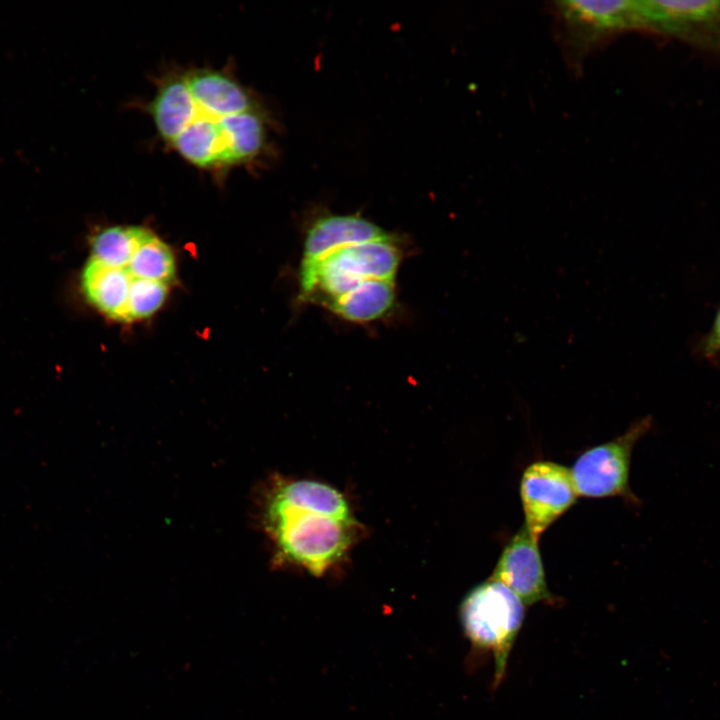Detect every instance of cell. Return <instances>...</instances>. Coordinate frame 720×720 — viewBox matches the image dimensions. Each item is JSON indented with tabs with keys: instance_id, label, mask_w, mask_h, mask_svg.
<instances>
[{
	"instance_id": "cell-13",
	"label": "cell",
	"mask_w": 720,
	"mask_h": 720,
	"mask_svg": "<svg viewBox=\"0 0 720 720\" xmlns=\"http://www.w3.org/2000/svg\"><path fill=\"white\" fill-rule=\"evenodd\" d=\"M125 269L135 278L167 285L174 282L176 276V262L172 250L146 228Z\"/></svg>"
},
{
	"instance_id": "cell-7",
	"label": "cell",
	"mask_w": 720,
	"mask_h": 720,
	"mask_svg": "<svg viewBox=\"0 0 720 720\" xmlns=\"http://www.w3.org/2000/svg\"><path fill=\"white\" fill-rule=\"evenodd\" d=\"M577 496L569 468L551 461L529 465L521 478L520 497L530 534L538 540Z\"/></svg>"
},
{
	"instance_id": "cell-4",
	"label": "cell",
	"mask_w": 720,
	"mask_h": 720,
	"mask_svg": "<svg viewBox=\"0 0 720 720\" xmlns=\"http://www.w3.org/2000/svg\"><path fill=\"white\" fill-rule=\"evenodd\" d=\"M459 615L472 648L492 654L494 686H497L504 677L511 649L522 627L525 605L507 586L487 579L466 594Z\"/></svg>"
},
{
	"instance_id": "cell-8",
	"label": "cell",
	"mask_w": 720,
	"mask_h": 720,
	"mask_svg": "<svg viewBox=\"0 0 720 720\" xmlns=\"http://www.w3.org/2000/svg\"><path fill=\"white\" fill-rule=\"evenodd\" d=\"M488 579L507 586L525 606L557 601L547 586L538 540L525 524L507 543Z\"/></svg>"
},
{
	"instance_id": "cell-6",
	"label": "cell",
	"mask_w": 720,
	"mask_h": 720,
	"mask_svg": "<svg viewBox=\"0 0 720 720\" xmlns=\"http://www.w3.org/2000/svg\"><path fill=\"white\" fill-rule=\"evenodd\" d=\"M650 427L651 418L646 417L616 439L582 453L570 469L578 496L633 498L628 484L632 450Z\"/></svg>"
},
{
	"instance_id": "cell-10",
	"label": "cell",
	"mask_w": 720,
	"mask_h": 720,
	"mask_svg": "<svg viewBox=\"0 0 720 720\" xmlns=\"http://www.w3.org/2000/svg\"><path fill=\"white\" fill-rule=\"evenodd\" d=\"M390 236L360 215L327 213L317 216L305 231L301 267L311 266L343 247Z\"/></svg>"
},
{
	"instance_id": "cell-16",
	"label": "cell",
	"mask_w": 720,
	"mask_h": 720,
	"mask_svg": "<svg viewBox=\"0 0 720 720\" xmlns=\"http://www.w3.org/2000/svg\"><path fill=\"white\" fill-rule=\"evenodd\" d=\"M698 351L708 360H714L720 355V307L714 316L710 329L701 338Z\"/></svg>"
},
{
	"instance_id": "cell-12",
	"label": "cell",
	"mask_w": 720,
	"mask_h": 720,
	"mask_svg": "<svg viewBox=\"0 0 720 720\" xmlns=\"http://www.w3.org/2000/svg\"><path fill=\"white\" fill-rule=\"evenodd\" d=\"M395 301L394 280L371 279L325 306L344 320L367 323L382 318Z\"/></svg>"
},
{
	"instance_id": "cell-9",
	"label": "cell",
	"mask_w": 720,
	"mask_h": 720,
	"mask_svg": "<svg viewBox=\"0 0 720 720\" xmlns=\"http://www.w3.org/2000/svg\"><path fill=\"white\" fill-rule=\"evenodd\" d=\"M556 10L569 36L582 45L639 28L637 1L565 0L556 3Z\"/></svg>"
},
{
	"instance_id": "cell-5",
	"label": "cell",
	"mask_w": 720,
	"mask_h": 720,
	"mask_svg": "<svg viewBox=\"0 0 720 720\" xmlns=\"http://www.w3.org/2000/svg\"><path fill=\"white\" fill-rule=\"evenodd\" d=\"M639 28L720 57V0L637 1Z\"/></svg>"
},
{
	"instance_id": "cell-3",
	"label": "cell",
	"mask_w": 720,
	"mask_h": 720,
	"mask_svg": "<svg viewBox=\"0 0 720 720\" xmlns=\"http://www.w3.org/2000/svg\"><path fill=\"white\" fill-rule=\"evenodd\" d=\"M401 252L393 236L349 245L300 267V297L326 304L371 279L395 280Z\"/></svg>"
},
{
	"instance_id": "cell-1",
	"label": "cell",
	"mask_w": 720,
	"mask_h": 720,
	"mask_svg": "<svg viewBox=\"0 0 720 720\" xmlns=\"http://www.w3.org/2000/svg\"><path fill=\"white\" fill-rule=\"evenodd\" d=\"M149 112L161 138L200 169L246 163L265 145L262 112L247 89L224 72L198 68L167 75Z\"/></svg>"
},
{
	"instance_id": "cell-15",
	"label": "cell",
	"mask_w": 720,
	"mask_h": 720,
	"mask_svg": "<svg viewBox=\"0 0 720 720\" xmlns=\"http://www.w3.org/2000/svg\"><path fill=\"white\" fill-rule=\"evenodd\" d=\"M169 285L147 279L135 278L130 289L129 320H142L152 316L164 304Z\"/></svg>"
},
{
	"instance_id": "cell-14",
	"label": "cell",
	"mask_w": 720,
	"mask_h": 720,
	"mask_svg": "<svg viewBox=\"0 0 720 720\" xmlns=\"http://www.w3.org/2000/svg\"><path fill=\"white\" fill-rule=\"evenodd\" d=\"M145 228L141 226H110L91 239V257L105 265L126 268Z\"/></svg>"
},
{
	"instance_id": "cell-11",
	"label": "cell",
	"mask_w": 720,
	"mask_h": 720,
	"mask_svg": "<svg viewBox=\"0 0 720 720\" xmlns=\"http://www.w3.org/2000/svg\"><path fill=\"white\" fill-rule=\"evenodd\" d=\"M133 276L125 268L103 264L90 257L80 276L87 301L107 317L130 322L128 303Z\"/></svg>"
},
{
	"instance_id": "cell-2",
	"label": "cell",
	"mask_w": 720,
	"mask_h": 720,
	"mask_svg": "<svg viewBox=\"0 0 720 720\" xmlns=\"http://www.w3.org/2000/svg\"><path fill=\"white\" fill-rule=\"evenodd\" d=\"M260 520L275 548V561L323 575L343 559L356 534L355 518L335 516L310 503L284 501L263 492Z\"/></svg>"
}]
</instances>
